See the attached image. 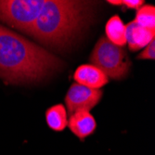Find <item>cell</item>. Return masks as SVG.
Masks as SVG:
<instances>
[{
    "label": "cell",
    "mask_w": 155,
    "mask_h": 155,
    "mask_svg": "<svg viewBox=\"0 0 155 155\" xmlns=\"http://www.w3.org/2000/svg\"><path fill=\"white\" fill-rule=\"evenodd\" d=\"M107 2L110 5H114V6H121L120 0H109V1H107Z\"/></svg>",
    "instance_id": "14"
},
{
    "label": "cell",
    "mask_w": 155,
    "mask_h": 155,
    "mask_svg": "<svg viewBox=\"0 0 155 155\" xmlns=\"http://www.w3.org/2000/svg\"><path fill=\"white\" fill-rule=\"evenodd\" d=\"M46 120L49 128L56 132L63 131L68 124V114L62 104L51 106L46 111Z\"/></svg>",
    "instance_id": "10"
},
{
    "label": "cell",
    "mask_w": 155,
    "mask_h": 155,
    "mask_svg": "<svg viewBox=\"0 0 155 155\" xmlns=\"http://www.w3.org/2000/svg\"><path fill=\"white\" fill-rule=\"evenodd\" d=\"M137 60H151L153 61L155 59V41L154 39L150 43L146 46L141 53H139L137 56Z\"/></svg>",
    "instance_id": "12"
},
{
    "label": "cell",
    "mask_w": 155,
    "mask_h": 155,
    "mask_svg": "<svg viewBox=\"0 0 155 155\" xmlns=\"http://www.w3.org/2000/svg\"><path fill=\"white\" fill-rule=\"evenodd\" d=\"M46 3V0H0V21L25 35Z\"/></svg>",
    "instance_id": "4"
},
{
    "label": "cell",
    "mask_w": 155,
    "mask_h": 155,
    "mask_svg": "<svg viewBox=\"0 0 155 155\" xmlns=\"http://www.w3.org/2000/svg\"><path fill=\"white\" fill-rule=\"evenodd\" d=\"M89 61L102 71L108 78L122 80L128 74L131 61L126 51L101 36L95 45Z\"/></svg>",
    "instance_id": "3"
},
{
    "label": "cell",
    "mask_w": 155,
    "mask_h": 155,
    "mask_svg": "<svg viewBox=\"0 0 155 155\" xmlns=\"http://www.w3.org/2000/svg\"><path fill=\"white\" fill-rule=\"evenodd\" d=\"M155 32L139 26L134 21L125 24V39L130 51L144 48L154 39Z\"/></svg>",
    "instance_id": "8"
},
{
    "label": "cell",
    "mask_w": 155,
    "mask_h": 155,
    "mask_svg": "<svg viewBox=\"0 0 155 155\" xmlns=\"http://www.w3.org/2000/svg\"><path fill=\"white\" fill-rule=\"evenodd\" d=\"M144 3L145 1H143V0H123V1H121V6H124L129 9L137 10L144 5Z\"/></svg>",
    "instance_id": "13"
},
{
    "label": "cell",
    "mask_w": 155,
    "mask_h": 155,
    "mask_svg": "<svg viewBox=\"0 0 155 155\" xmlns=\"http://www.w3.org/2000/svg\"><path fill=\"white\" fill-rule=\"evenodd\" d=\"M61 64L45 48L0 25V78L7 84L39 82Z\"/></svg>",
    "instance_id": "1"
},
{
    "label": "cell",
    "mask_w": 155,
    "mask_h": 155,
    "mask_svg": "<svg viewBox=\"0 0 155 155\" xmlns=\"http://www.w3.org/2000/svg\"><path fill=\"white\" fill-rule=\"evenodd\" d=\"M74 79L75 83L93 89H101L109 82L107 75L92 64L79 66L75 70Z\"/></svg>",
    "instance_id": "7"
},
{
    "label": "cell",
    "mask_w": 155,
    "mask_h": 155,
    "mask_svg": "<svg viewBox=\"0 0 155 155\" xmlns=\"http://www.w3.org/2000/svg\"><path fill=\"white\" fill-rule=\"evenodd\" d=\"M90 2L46 0L28 35L51 48H64L81 32Z\"/></svg>",
    "instance_id": "2"
},
{
    "label": "cell",
    "mask_w": 155,
    "mask_h": 155,
    "mask_svg": "<svg viewBox=\"0 0 155 155\" xmlns=\"http://www.w3.org/2000/svg\"><path fill=\"white\" fill-rule=\"evenodd\" d=\"M134 21L144 28L155 32V8L152 5H143L137 10Z\"/></svg>",
    "instance_id": "11"
},
{
    "label": "cell",
    "mask_w": 155,
    "mask_h": 155,
    "mask_svg": "<svg viewBox=\"0 0 155 155\" xmlns=\"http://www.w3.org/2000/svg\"><path fill=\"white\" fill-rule=\"evenodd\" d=\"M103 91L101 89H93L74 83L65 96V104L69 114L71 115L79 110L90 111L100 103Z\"/></svg>",
    "instance_id": "5"
},
{
    "label": "cell",
    "mask_w": 155,
    "mask_h": 155,
    "mask_svg": "<svg viewBox=\"0 0 155 155\" xmlns=\"http://www.w3.org/2000/svg\"><path fill=\"white\" fill-rule=\"evenodd\" d=\"M105 33L107 39L118 47L126 45L125 39V24L123 22L119 15H114L106 23Z\"/></svg>",
    "instance_id": "9"
},
{
    "label": "cell",
    "mask_w": 155,
    "mask_h": 155,
    "mask_svg": "<svg viewBox=\"0 0 155 155\" xmlns=\"http://www.w3.org/2000/svg\"><path fill=\"white\" fill-rule=\"evenodd\" d=\"M67 126L72 133L76 136L81 141L94 134L97 128V123L90 111L79 110L70 115Z\"/></svg>",
    "instance_id": "6"
}]
</instances>
